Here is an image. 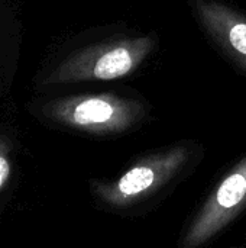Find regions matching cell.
Instances as JSON below:
<instances>
[{"mask_svg":"<svg viewBox=\"0 0 246 248\" xmlns=\"http://www.w3.org/2000/svg\"><path fill=\"white\" fill-rule=\"evenodd\" d=\"M155 48L151 35L104 41L65 58L46 78V84L110 81L136 71Z\"/></svg>","mask_w":246,"mask_h":248,"instance_id":"6da1fadb","label":"cell"},{"mask_svg":"<svg viewBox=\"0 0 246 248\" xmlns=\"http://www.w3.org/2000/svg\"><path fill=\"white\" fill-rule=\"evenodd\" d=\"M145 112L142 102L112 93L70 96L45 106V115L54 122L91 135L123 134L139 124Z\"/></svg>","mask_w":246,"mask_h":248,"instance_id":"7a4b0ae2","label":"cell"},{"mask_svg":"<svg viewBox=\"0 0 246 248\" xmlns=\"http://www.w3.org/2000/svg\"><path fill=\"white\" fill-rule=\"evenodd\" d=\"M188 158L190 150L184 145L148 155L129 167L115 182L97 183L94 195L106 206L126 208L173 180L183 170Z\"/></svg>","mask_w":246,"mask_h":248,"instance_id":"3957f363","label":"cell"},{"mask_svg":"<svg viewBox=\"0 0 246 248\" xmlns=\"http://www.w3.org/2000/svg\"><path fill=\"white\" fill-rule=\"evenodd\" d=\"M246 205V157L217 185L183 237L181 248H199L216 237Z\"/></svg>","mask_w":246,"mask_h":248,"instance_id":"277c9868","label":"cell"},{"mask_svg":"<svg viewBox=\"0 0 246 248\" xmlns=\"http://www.w3.org/2000/svg\"><path fill=\"white\" fill-rule=\"evenodd\" d=\"M210 38L246 71V15L219 0H190Z\"/></svg>","mask_w":246,"mask_h":248,"instance_id":"5b68a950","label":"cell"},{"mask_svg":"<svg viewBox=\"0 0 246 248\" xmlns=\"http://www.w3.org/2000/svg\"><path fill=\"white\" fill-rule=\"evenodd\" d=\"M10 174V163L6 158L4 153L0 151V187L6 183V180L9 179Z\"/></svg>","mask_w":246,"mask_h":248,"instance_id":"8992f818","label":"cell"}]
</instances>
